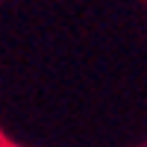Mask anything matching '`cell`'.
I'll list each match as a JSON object with an SVG mask.
<instances>
[]
</instances>
